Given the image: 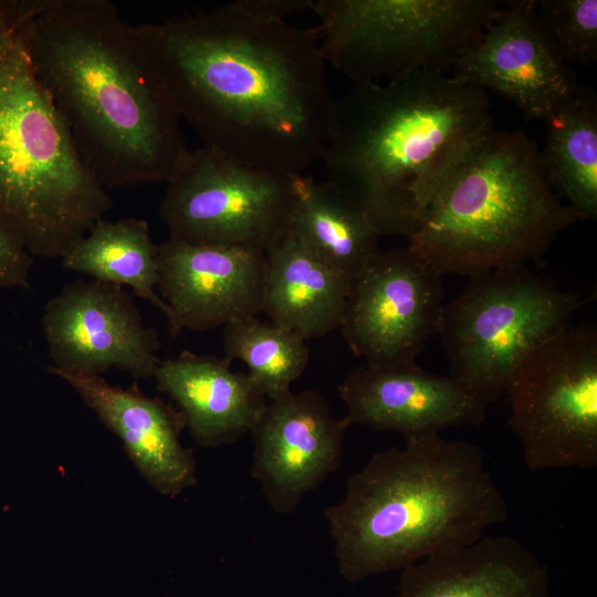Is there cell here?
<instances>
[{
  "instance_id": "cell-1",
  "label": "cell",
  "mask_w": 597,
  "mask_h": 597,
  "mask_svg": "<svg viewBox=\"0 0 597 597\" xmlns=\"http://www.w3.org/2000/svg\"><path fill=\"white\" fill-rule=\"evenodd\" d=\"M135 29L203 146L290 176L321 161L335 100L317 27L260 19L231 2Z\"/></svg>"
},
{
  "instance_id": "cell-2",
  "label": "cell",
  "mask_w": 597,
  "mask_h": 597,
  "mask_svg": "<svg viewBox=\"0 0 597 597\" xmlns=\"http://www.w3.org/2000/svg\"><path fill=\"white\" fill-rule=\"evenodd\" d=\"M38 78L105 189L166 182L188 150L136 32L108 0H27Z\"/></svg>"
},
{
  "instance_id": "cell-3",
  "label": "cell",
  "mask_w": 597,
  "mask_h": 597,
  "mask_svg": "<svg viewBox=\"0 0 597 597\" xmlns=\"http://www.w3.org/2000/svg\"><path fill=\"white\" fill-rule=\"evenodd\" d=\"M490 128L485 91L447 73L356 84L335 101L321 159L325 181L359 206L381 235L409 238Z\"/></svg>"
},
{
  "instance_id": "cell-4",
  "label": "cell",
  "mask_w": 597,
  "mask_h": 597,
  "mask_svg": "<svg viewBox=\"0 0 597 597\" xmlns=\"http://www.w3.org/2000/svg\"><path fill=\"white\" fill-rule=\"evenodd\" d=\"M324 516L341 576L358 583L476 542L509 506L481 449L436 433L374 453Z\"/></svg>"
},
{
  "instance_id": "cell-5",
  "label": "cell",
  "mask_w": 597,
  "mask_h": 597,
  "mask_svg": "<svg viewBox=\"0 0 597 597\" xmlns=\"http://www.w3.org/2000/svg\"><path fill=\"white\" fill-rule=\"evenodd\" d=\"M523 129L485 132L423 214L407 248L442 276L538 262L575 223Z\"/></svg>"
},
{
  "instance_id": "cell-6",
  "label": "cell",
  "mask_w": 597,
  "mask_h": 597,
  "mask_svg": "<svg viewBox=\"0 0 597 597\" xmlns=\"http://www.w3.org/2000/svg\"><path fill=\"white\" fill-rule=\"evenodd\" d=\"M27 0H0V221L33 256L61 259L113 207L33 69Z\"/></svg>"
},
{
  "instance_id": "cell-7",
  "label": "cell",
  "mask_w": 597,
  "mask_h": 597,
  "mask_svg": "<svg viewBox=\"0 0 597 597\" xmlns=\"http://www.w3.org/2000/svg\"><path fill=\"white\" fill-rule=\"evenodd\" d=\"M494 0H317L320 50L355 85L450 74L482 34Z\"/></svg>"
},
{
  "instance_id": "cell-8",
  "label": "cell",
  "mask_w": 597,
  "mask_h": 597,
  "mask_svg": "<svg viewBox=\"0 0 597 597\" xmlns=\"http://www.w3.org/2000/svg\"><path fill=\"white\" fill-rule=\"evenodd\" d=\"M580 296L519 266L470 276L438 329L450 376L488 405L523 364L570 326Z\"/></svg>"
},
{
  "instance_id": "cell-9",
  "label": "cell",
  "mask_w": 597,
  "mask_h": 597,
  "mask_svg": "<svg viewBox=\"0 0 597 597\" xmlns=\"http://www.w3.org/2000/svg\"><path fill=\"white\" fill-rule=\"evenodd\" d=\"M531 471L597 467V332L569 326L535 352L506 391Z\"/></svg>"
},
{
  "instance_id": "cell-10",
  "label": "cell",
  "mask_w": 597,
  "mask_h": 597,
  "mask_svg": "<svg viewBox=\"0 0 597 597\" xmlns=\"http://www.w3.org/2000/svg\"><path fill=\"white\" fill-rule=\"evenodd\" d=\"M294 178L206 146L188 149L159 214L171 239L265 253L290 230Z\"/></svg>"
},
{
  "instance_id": "cell-11",
  "label": "cell",
  "mask_w": 597,
  "mask_h": 597,
  "mask_svg": "<svg viewBox=\"0 0 597 597\" xmlns=\"http://www.w3.org/2000/svg\"><path fill=\"white\" fill-rule=\"evenodd\" d=\"M443 296L442 275L407 247L380 250L350 282L342 336L367 365L416 363L438 334Z\"/></svg>"
},
{
  "instance_id": "cell-12",
  "label": "cell",
  "mask_w": 597,
  "mask_h": 597,
  "mask_svg": "<svg viewBox=\"0 0 597 597\" xmlns=\"http://www.w3.org/2000/svg\"><path fill=\"white\" fill-rule=\"evenodd\" d=\"M43 334L52 368L101 375L112 368L154 378L160 339L128 292L96 280L67 283L45 305Z\"/></svg>"
},
{
  "instance_id": "cell-13",
  "label": "cell",
  "mask_w": 597,
  "mask_h": 597,
  "mask_svg": "<svg viewBox=\"0 0 597 597\" xmlns=\"http://www.w3.org/2000/svg\"><path fill=\"white\" fill-rule=\"evenodd\" d=\"M349 426L316 390H290L266 402L251 431V475L275 513L292 514L339 468Z\"/></svg>"
},
{
  "instance_id": "cell-14",
  "label": "cell",
  "mask_w": 597,
  "mask_h": 597,
  "mask_svg": "<svg viewBox=\"0 0 597 597\" xmlns=\"http://www.w3.org/2000/svg\"><path fill=\"white\" fill-rule=\"evenodd\" d=\"M450 75L511 100L525 121H544L578 85L542 34L534 0L505 1Z\"/></svg>"
},
{
  "instance_id": "cell-15",
  "label": "cell",
  "mask_w": 597,
  "mask_h": 597,
  "mask_svg": "<svg viewBox=\"0 0 597 597\" xmlns=\"http://www.w3.org/2000/svg\"><path fill=\"white\" fill-rule=\"evenodd\" d=\"M265 253L168 238L159 244L158 283L169 334L206 332L262 313Z\"/></svg>"
},
{
  "instance_id": "cell-16",
  "label": "cell",
  "mask_w": 597,
  "mask_h": 597,
  "mask_svg": "<svg viewBox=\"0 0 597 597\" xmlns=\"http://www.w3.org/2000/svg\"><path fill=\"white\" fill-rule=\"evenodd\" d=\"M348 423L395 431L405 439L478 427L488 404L451 376L422 369L417 363L367 365L350 371L337 387Z\"/></svg>"
},
{
  "instance_id": "cell-17",
  "label": "cell",
  "mask_w": 597,
  "mask_h": 597,
  "mask_svg": "<svg viewBox=\"0 0 597 597\" xmlns=\"http://www.w3.org/2000/svg\"><path fill=\"white\" fill-rule=\"evenodd\" d=\"M49 371L66 381L100 420L123 442L132 462L160 494L176 496L196 483V461L182 446L186 421L177 407L129 387L108 384L101 375Z\"/></svg>"
},
{
  "instance_id": "cell-18",
  "label": "cell",
  "mask_w": 597,
  "mask_h": 597,
  "mask_svg": "<svg viewBox=\"0 0 597 597\" xmlns=\"http://www.w3.org/2000/svg\"><path fill=\"white\" fill-rule=\"evenodd\" d=\"M392 597H551L549 575L521 541L483 535L400 570Z\"/></svg>"
},
{
  "instance_id": "cell-19",
  "label": "cell",
  "mask_w": 597,
  "mask_h": 597,
  "mask_svg": "<svg viewBox=\"0 0 597 597\" xmlns=\"http://www.w3.org/2000/svg\"><path fill=\"white\" fill-rule=\"evenodd\" d=\"M154 378L202 448L230 444L251 433L266 406L248 374L233 371L230 362L216 356L182 352L160 360Z\"/></svg>"
},
{
  "instance_id": "cell-20",
  "label": "cell",
  "mask_w": 597,
  "mask_h": 597,
  "mask_svg": "<svg viewBox=\"0 0 597 597\" xmlns=\"http://www.w3.org/2000/svg\"><path fill=\"white\" fill-rule=\"evenodd\" d=\"M262 313L304 339L339 328L350 281L334 271L289 230L265 251Z\"/></svg>"
},
{
  "instance_id": "cell-21",
  "label": "cell",
  "mask_w": 597,
  "mask_h": 597,
  "mask_svg": "<svg viewBox=\"0 0 597 597\" xmlns=\"http://www.w3.org/2000/svg\"><path fill=\"white\" fill-rule=\"evenodd\" d=\"M290 231L324 264L350 282L380 251L368 214L326 181L297 175Z\"/></svg>"
},
{
  "instance_id": "cell-22",
  "label": "cell",
  "mask_w": 597,
  "mask_h": 597,
  "mask_svg": "<svg viewBox=\"0 0 597 597\" xmlns=\"http://www.w3.org/2000/svg\"><path fill=\"white\" fill-rule=\"evenodd\" d=\"M544 175L576 220L597 217V97L577 85L544 119Z\"/></svg>"
},
{
  "instance_id": "cell-23",
  "label": "cell",
  "mask_w": 597,
  "mask_h": 597,
  "mask_svg": "<svg viewBox=\"0 0 597 597\" xmlns=\"http://www.w3.org/2000/svg\"><path fill=\"white\" fill-rule=\"evenodd\" d=\"M159 244L150 235L148 223L126 217L116 221L101 219L61 258L65 270L93 280L128 286L134 295L148 301L165 316L168 307L156 293Z\"/></svg>"
},
{
  "instance_id": "cell-24",
  "label": "cell",
  "mask_w": 597,
  "mask_h": 597,
  "mask_svg": "<svg viewBox=\"0 0 597 597\" xmlns=\"http://www.w3.org/2000/svg\"><path fill=\"white\" fill-rule=\"evenodd\" d=\"M223 347V358L230 363L242 360L249 368L248 375L269 400L292 390L310 358L306 339L256 316L224 325Z\"/></svg>"
},
{
  "instance_id": "cell-25",
  "label": "cell",
  "mask_w": 597,
  "mask_h": 597,
  "mask_svg": "<svg viewBox=\"0 0 597 597\" xmlns=\"http://www.w3.org/2000/svg\"><path fill=\"white\" fill-rule=\"evenodd\" d=\"M537 24L561 61L588 64L597 57V0H534Z\"/></svg>"
},
{
  "instance_id": "cell-26",
  "label": "cell",
  "mask_w": 597,
  "mask_h": 597,
  "mask_svg": "<svg viewBox=\"0 0 597 597\" xmlns=\"http://www.w3.org/2000/svg\"><path fill=\"white\" fill-rule=\"evenodd\" d=\"M34 256L0 221V289L28 287Z\"/></svg>"
},
{
  "instance_id": "cell-27",
  "label": "cell",
  "mask_w": 597,
  "mask_h": 597,
  "mask_svg": "<svg viewBox=\"0 0 597 597\" xmlns=\"http://www.w3.org/2000/svg\"><path fill=\"white\" fill-rule=\"evenodd\" d=\"M242 11L253 17L284 21L296 12L312 9V0H237L233 1Z\"/></svg>"
}]
</instances>
